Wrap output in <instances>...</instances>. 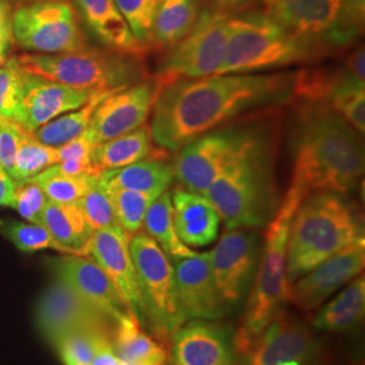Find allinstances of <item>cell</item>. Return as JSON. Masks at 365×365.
Here are the masks:
<instances>
[{"mask_svg": "<svg viewBox=\"0 0 365 365\" xmlns=\"http://www.w3.org/2000/svg\"><path fill=\"white\" fill-rule=\"evenodd\" d=\"M294 73L212 75L163 87L152 108L150 134L158 148L184 145L242 114L289 101Z\"/></svg>", "mask_w": 365, "mask_h": 365, "instance_id": "obj_1", "label": "cell"}, {"mask_svg": "<svg viewBox=\"0 0 365 365\" xmlns=\"http://www.w3.org/2000/svg\"><path fill=\"white\" fill-rule=\"evenodd\" d=\"M291 185L306 195H346L364 175L363 135L327 108H298Z\"/></svg>", "mask_w": 365, "mask_h": 365, "instance_id": "obj_2", "label": "cell"}, {"mask_svg": "<svg viewBox=\"0 0 365 365\" xmlns=\"http://www.w3.org/2000/svg\"><path fill=\"white\" fill-rule=\"evenodd\" d=\"M226 229L265 227L280 202L274 182V145L271 134L260 138L211 182L203 194Z\"/></svg>", "mask_w": 365, "mask_h": 365, "instance_id": "obj_3", "label": "cell"}, {"mask_svg": "<svg viewBox=\"0 0 365 365\" xmlns=\"http://www.w3.org/2000/svg\"><path fill=\"white\" fill-rule=\"evenodd\" d=\"M360 238H364L363 218L345 195L322 191L306 196L289 227L288 282L294 283Z\"/></svg>", "mask_w": 365, "mask_h": 365, "instance_id": "obj_4", "label": "cell"}, {"mask_svg": "<svg viewBox=\"0 0 365 365\" xmlns=\"http://www.w3.org/2000/svg\"><path fill=\"white\" fill-rule=\"evenodd\" d=\"M299 188L289 185L287 194L280 202L274 218L265 226L261 247L260 262L255 276V284L249 298L242 325L233 337L235 354L241 356L259 339L262 330L284 310L289 302L287 279V247L291 222L306 197Z\"/></svg>", "mask_w": 365, "mask_h": 365, "instance_id": "obj_5", "label": "cell"}, {"mask_svg": "<svg viewBox=\"0 0 365 365\" xmlns=\"http://www.w3.org/2000/svg\"><path fill=\"white\" fill-rule=\"evenodd\" d=\"M325 58L321 49L295 37L264 11L248 10L229 19L226 57L218 75L276 71Z\"/></svg>", "mask_w": 365, "mask_h": 365, "instance_id": "obj_6", "label": "cell"}, {"mask_svg": "<svg viewBox=\"0 0 365 365\" xmlns=\"http://www.w3.org/2000/svg\"><path fill=\"white\" fill-rule=\"evenodd\" d=\"M264 13L327 57L348 52L364 33L365 0H264Z\"/></svg>", "mask_w": 365, "mask_h": 365, "instance_id": "obj_7", "label": "cell"}, {"mask_svg": "<svg viewBox=\"0 0 365 365\" xmlns=\"http://www.w3.org/2000/svg\"><path fill=\"white\" fill-rule=\"evenodd\" d=\"M29 73L92 92L117 91L146 78L143 60L110 49L83 48L66 53L16 56Z\"/></svg>", "mask_w": 365, "mask_h": 365, "instance_id": "obj_8", "label": "cell"}, {"mask_svg": "<svg viewBox=\"0 0 365 365\" xmlns=\"http://www.w3.org/2000/svg\"><path fill=\"white\" fill-rule=\"evenodd\" d=\"M129 249L144 304L146 327L158 341L170 345V336L187 322L178 299L172 261L143 232L131 237Z\"/></svg>", "mask_w": 365, "mask_h": 365, "instance_id": "obj_9", "label": "cell"}, {"mask_svg": "<svg viewBox=\"0 0 365 365\" xmlns=\"http://www.w3.org/2000/svg\"><path fill=\"white\" fill-rule=\"evenodd\" d=\"M229 19L227 14L203 9L194 29L160 60L153 76L160 87L182 78L218 75L226 57Z\"/></svg>", "mask_w": 365, "mask_h": 365, "instance_id": "obj_10", "label": "cell"}, {"mask_svg": "<svg viewBox=\"0 0 365 365\" xmlns=\"http://www.w3.org/2000/svg\"><path fill=\"white\" fill-rule=\"evenodd\" d=\"M16 46L33 53L73 52L88 46L78 11L71 0L19 4L11 16Z\"/></svg>", "mask_w": 365, "mask_h": 365, "instance_id": "obj_11", "label": "cell"}, {"mask_svg": "<svg viewBox=\"0 0 365 365\" xmlns=\"http://www.w3.org/2000/svg\"><path fill=\"white\" fill-rule=\"evenodd\" d=\"M265 131L245 125L209 131L184 145L173 161L175 179L185 190L205 194L211 182L247 152Z\"/></svg>", "mask_w": 365, "mask_h": 365, "instance_id": "obj_12", "label": "cell"}, {"mask_svg": "<svg viewBox=\"0 0 365 365\" xmlns=\"http://www.w3.org/2000/svg\"><path fill=\"white\" fill-rule=\"evenodd\" d=\"M36 318L39 333L54 348L73 331L87 329L114 330L115 327L110 317L84 299L58 276L42 294Z\"/></svg>", "mask_w": 365, "mask_h": 365, "instance_id": "obj_13", "label": "cell"}, {"mask_svg": "<svg viewBox=\"0 0 365 365\" xmlns=\"http://www.w3.org/2000/svg\"><path fill=\"white\" fill-rule=\"evenodd\" d=\"M356 88H365L363 46L346 52L339 64L303 68L294 73L289 101L297 108L331 110L344 93Z\"/></svg>", "mask_w": 365, "mask_h": 365, "instance_id": "obj_14", "label": "cell"}, {"mask_svg": "<svg viewBox=\"0 0 365 365\" xmlns=\"http://www.w3.org/2000/svg\"><path fill=\"white\" fill-rule=\"evenodd\" d=\"M211 272L222 299L229 307L247 295L259 268V235L248 229H230L209 252Z\"/></svg>", "mask_w": 365, "mask_h": 365, "instance_id": "obj_15", "label": "cell"}, {"mask_svg": "<svg viewBox=\"0 0 365 365\" xmlns=\"http://www.w3.org/2000/svg\"><path fill=\"white\" fill-rule=\"evenodd\" d=\"M318 356L319 345L313 333L283 310L238 357L240 365H317Z\"/></svg>", "mask_w": 365, "mask_h": 365, "instance_id": "obj_16", "label": "cell"}, {"mask_svg": "<svg viewBox=\"0 0 365 365\" xmlns=\"http://www.w3.org/2000/svg\"><path fill=\"white\" fill-rule=\"evenodd\" d=\"M130 238L120 226L93 230L88 256L110 277L125 310L133 314L143 327H146L144 304L129 249Z\"/></svg>", "mask_w": 365, "mask_h": 365, "instance_id": "obj_17", "label": "cell"}, {"mask_svg": "<svg viewBox=\"0 0 365 365\" xmlns=\"http://www.w3.org/2000/svg\"><path fill=\"white\" fill-rule=\"evenodd\" d=\"M364 265L365 238H360L291 283L289 302L303 312H312L361 274Z\"/></svg>", "mask_w": 365, "mask_h": 365, "instance_id": "obj_18", "label": "cell"}, {"mask_svg": "<svg viewBox=\"0 0 365 365\" xmlns=\"http://www.w3.org/2000/svg\"><path fill=\"white\" fill-rule=\"evenodd\" d=\"M160 90L155 78H144L108 95L96 107L90 126L98 143H105L145 125Z\"/></svg>", "mask_w": 365, "mask_h": 365, "instance_id": "obj_19", "label": "cell"}, {"mask_svg": "<svg viewBox=\"0 0 365 365\" xmlns=\"http://www.w3.org/2000/svg\"><path fill=\"white\" fill-rule=\"evenodd\" d=\"M93 93L24 71L18 123L34 133L54 118L86 105Z\"/></svg>", "mask_w": 365, "mask_h": 365, "instance_id": "obj_20", "label": "cell"}, {"mask_svg": "<svg viewBox=\"0 0 365 365\" xmlns=\"http://www.w3.org/2000/svg\"><path fill=\"white\" fill-rule=\"evenodd\" d=\"M172 265L178 299L187 321H215L227 313L212 277L209 252L173 260Z\"/></svg>", "mask_w": 365, "mask_h": 365, "instance_id": "obj_21", "label": "cell"}, {"mask_svg": "<svg viewBox=\"0 0 365 365\" xmlns=\"http://www.w3.org/2000/svg\"><path fill=\"white\" fill-rule=\"evenodd\" d=\"M170 339V365H233V337L207 319H188Z\"/></svg>", "mask_w": 365, "mask_h": 365, "instance_id": "obj_22", "label": "cell"}, {"mask_svg": "<svg viewBox=\"0 0 365 365\" xmlns=\"http://www.w3.org/2000/svg\"><path fill=\"white\" fill-rule=\"evenodd\" d=\"M52 267L56 276L63 279L115 324L123 314L128 313L113 282L90 256L66 255L53 260Z\"/></svg>", "mask_w": 365, "mask_h": 365, "instance_id": "obj_23", "label": "cell"}, {"mask_svg": "<svg viewBox=\"0 0 365 365\" xmlns=\"http://www.w3.org/2000/svg\"><path fill=\"white\" fill-rule=\"evenodd\" d=\"M78 18L106 49L144 60L148 48L131 33L114 0H73Z\"/></svg>", "mask_w": 365, "mask_h": 365, "instance_id": "obj_24", "label": "cell"}, {"mask_svg": "<svg viewBox=\"0 0 365 365\" xmlns=\"http://www.w3.org/2000/svg\"><path fill=\"white\" fill-rule=\"evenodd\" d=\"M172 215L176 233L187 247H207L220 232L221 217L209 199L178 187L170 192Z\"/></svg>", "mask_w": 365, "mask_h": 365, "instance_id": "obj_25", "label": "cell"}, {"mask_svg": "<svg viewBox=\"0 0 365 365\" xmlns=\"http://www.w3.org/2000/svg\"><path fill=\"white\" fill-rule=\"evenodd\" d=\"M167 150L155 146L150 129L143 125L138 129L96 145L91 152V164L98 173L119 170L144 160H164Z\"/></svg>", "mask_w": 365, "mask_h": 365, "instance_id": "obj_26", "label": "cell"}, {"mask_svg": "<svg viewBox=\"0 0 365 365\" xmlns=\"http://www.w3.org/2000/svg\"><path fill=\"white\" fill-rule=\"evenodd\" d=\"M113 346L118 357L128 365H167L170 359L165 344L145 333L144 327L130 313L118 319Z\"/></svg>", "mask_w": 365, "mask_h": 365, "instance_id": "obj_27", "label": "cell"}, {"mask_svg": "<svg viewBox=\"0 0 365 365\" xmlns=\"http://www.w3.org/2000/svg\"><path fill=\"white\" fill-rule=\"evenodd\" d=\"M42 226L66 255L88 256L93 229L84 218L78 203L48 202L42 212Z\"/></svg>", "mask_w": 365, "mask_h": 365, "instance_id": "obj_28", "label": "cell"}, {"mask_svg": "<svg viewBox=\"0 0 365 365\" xmlns=\"http://www.w3.org/2000/svg\"><path fill=\"white\" fill-rule=\"evenodd\" d=\"M106 188H120L160 196L175 180L173 165L165 160H144L119 170H103L98 176Z\"/></svg>", "mask_w": 365, "mask_h": 365, "instance_id": "obj_29", "label": "cell"}, {"mask_svg": "<svg viewBox=\"0 0 365 365\" xmlns=\"http://www.w3.org/2000/svg\"><path fill=\"white\" fill-rule=\"evenodd\" d=\"M200 0H163L152 27L149 48L170 49L195 26Z\"/></svg>", "mask_w": 365, "mask_h": 365, "instance_id": "obj_30", "label": "cell"}, {"mask_svg": "<svg viewBox=\"0 0 365 365\" xmlns=\"http://www.w3.org/2000/svg\"><path fill=\"white\" fill-rule=\"evenodd\" d=\"M365 312L364 276H356L319 313L314 317L313 327L325 331H345L357 327Z\"/></svg>", "mask_w": 365, "mask_h": 365, "instance_id": "obj_31", "label": "cell"}, {"mask_svg": "<svg viewBox=\"0 0 365 365\" xmlns=\"http://www.w3.org/2000/svg\"><path fill=\"white\" fill-rule=\"evenodd\" d=\"M145 233L149 235L163 252L170 257V261L194 256L196 252L182 244V240L176 233L173 215H172V202L170 192L165 191L157 197L149 206L145 214Z\"/></svg>", "mask_w": 365, "mask_h": 365, "instance_id": "obj_32", "label": "cell"}, {"mask_svg": "<svg viewBox=\"0 0 365 365\" xmlns=\"http://www.w3.org/2000/svg\"><path fill=\"white\" fill-rule=\"evenodd\" d=\"M113 92L115 91L95 92L86 105L78 107L73 111H69L64 115L54 118L46 125L41 126L38 130L34 131L33 134L39 143L52 148H58L66 144L68 141L76 138L87 129H90L96 107Z\"/></svg>", "mask_w": 365, "mask_h": 365, "instance_id": "obj_33", "label": "cell"}, {"mask_svg": "<svg viewBox=\"0 0 365 365\" xmlns=\"http://www.w3.org/2000/svg\"><path fill=\"white\" fill-rule=\"evenodd\" d=\"M98 175L99 173L69 176L60 172L54 164L39 172L38 175L29 180H33L38 184L49 202L76 203L78 199L91 188Z\"/></svg>", "mask_w": 365, "mask_h": 365, "instance_id": "obj_34", "label": "cell"}, {"mask_svg": "<svg viewBox=\"0 0 365 365\" xmlns=\"http://www.w3.org/2000/svg\"><path fill=\"white\" fill-rule=\"evenodd\" d=\"M54 164H57V149L39 143L33 133L26 131L9 173L15 182H26Z\"/></svg>", "mask_w": 365, "mask_h": 365, "instance_id": "obj_35", "label": "cell"}, {"mask_svg": "<svg viewBox=\"0 0 365 365\" xmlns=\"http://www.w3.org/2000/svg\"><path fill=\"white\" fill-rule=\"evenodd\" d=\"M106 191L113 202L118 225L122 230L130 237L140 233L144 226L145 214L158 196L120 188H106Z\"/></svg>", "mask_w": 365, "mask_h": 365, "instance_id": "obj_36", "label": "cell"}, {"mask_svg": "<svg viewBox=\"0 0 365 365\" xmlns=\"http://www.w3.org/2000/svg\"><path fill=\"white\" fill-rule=\"evenodd\" d=\"M113 333L114 330L102 329L78 330L61 339L56 349L64 365H91L98 348L107 339H113Z\"/></svg>", "mask_w": 365, "mask_h": 365, "instance_id": "obj_37", "label": "cell"}, {"mask_svg": "<svg viewBox=\"0 0 365 365\" xmlns=\"http://www.w3.org/2000/svg\"><path fill=\"white\" fill-rule=\"evenodd\" d=\"M0 233L10 240L16 248L24 252L52 249L66 255V250L54 241L51 233L42 225L9 221L0 225Z\"/></svg>", "mask_w": 365, "mask_h": 365, "instance_id": "obj_38", "label": "cell"}, {"mask_svg": "<svg viewBox=\"0 0 365 365\" xmlns=\"http://www.w3.org/2000/svg\"><path fill=\"white\" fill-rule=\"evenodd\" d=\"M24 69L16 57L7 58L0 66V120L18 123ZM19 125V123H18Z\"/></svg>", "mask_w": 365, "mask_h": 365, "instance_id": "obj_39", "label": "cell"}, {"mask_svg": "<svg viewBox=\"0 0 365 365\" xmlns=\"http://www.w3.org/2000/svg\"><path fill=\"white\" fill-rule=\"evenodd\" d=\"M131 33L149 49V39L163 0H114Z\"/></svg>", "mask_w": 365, "mask_h": 365, "instance_id": "obj_40", "label": "cell"}, {"mask_svg": "<svg viewBox=\"0 0 365 365\" xmlns=\"http://www.w3.org/2000/svg\"><path fill=\"white\" fill-rule=\"evenodd\" d=\"M76 203L93 230L119 226L113 207V202L105 187L98 180V178L92 184L91 188L81 196Z\"/></svg>", "mask_w": 365, "mask_h": 365, "instance_id": "obj_41", "label": "cell"}, {"mask_svg": "<svg viewBox=\"0 0 365 365\" xmlns=\"http://www.w3.org/2000/svg\"><path fill=\"white\" fill-rule=\"evenodd\" d=\"M48 202V197L37 182L33 180L16 182L11 207L16 210L27 222L42 225V212Z\"/></svg>", "mask_w": 365, "mask_h": 365, "instance_id": "obj_42", "label": "cell"}, {"mask_svg": "<svg viewBox=\"0 0 365 365\" xmlns=\"http://www.w3.org/2000/svg\"><path fill=\"white\" fill-rule=\"evenodd\" d=\"M26 130L15 122L0 120V165L10 172Z\"/></svg>", "mask_w": 365, "mask_h": 365, "instance_id": "obj_43", "label": "cell"}, {"mask_svg": "<svg viewBox=\"0 0 365 365\" xmlns=\"http://www.w3.org/2000/svg\"><path fill=\"white\" fill-rule=\"evenodd\" d=\"M99 144L91 128L80 134L76 138L61 145L57 149V163L69 158H84L91 156L92 149Z\"/></svg>", "mask_w": 365, "mask_h": 365, "instance_id": "obj_44", "label": "cell"}, {"mask_svg": "<svg viewBox=\"0 0 365 365\" xmlns=\"http://www.w3.org/2000/svg\"><path fill=\"white\" fill-rule=\"evenodd\" d=\"M60 172L69 175V176H78V175H96L98 172L93 170L91 164V157L84 158H69L56 164Z\"/></svg>", "mask_w": 365, "mask_h": 365, "instance_id": "obj_45", "label": "cell"}, {"mask_svg": "<svg viewBox=\"0 0 365 365\" xmlns=\"http://www.w3.org/2000/svg\"><path fill=\"white\" fill-rule=\"evenodd\" d=\"M257 0H207L210 9H214L217 11L235 15V14L248 11L249 7Z\"/></svg>", "mask_w": 365, "mask_h": 365, "instance_id": "obj_46", "label": "cell"}, {"mask_svg": "<svg viewBox=\"0 0 365 365\" xmlns=\"http://www.w3.org/2000/svg\"><path fill=\"white\" fill-rule=\"evenodd\" d=\"M91 365H128L117 356L113 346V339L105 341L95 353Z\"/></svg>", "mask_w": 365, "mask_h": 365, "instance_id": "obj_47", "label": "cell"}, {"mask_svg": "<svg viewBox=\"0 0 365 365\" xmlns=\"http://www.w3.org/2000/svg\"><path fill=\"white\" fill-rule=\"evenodd\" d=\"M16 190V182H14L10 173L0 165V207H11Z\"/></svg>", "mask_w": 365, "mask_h": 365, "instance_id": "obj_48", "label": "cell"}, {"mask_svg": "<svg viewBox=\"0 0 365 365\" xmlns=\"http://www.w3.org/2000/svg\"><path fill=\"white\" fill-rule=\"evenodd\" d=\"M11 4L10 0H0V42L10 43L11 36Z\"/></svg>", "mask_w": 365, "mask_h": 365, "instance_id": "obj_49", "label": "cell"}, {"mask_svg": "<svg viewBox=\"0 0 365 365\" xmlns=\"http://www.w3.org/2000/svg\"><path fill=\"white\" fill-rule=\"evenodd\" d=\"M9 48L10 43H1L0 42V66H3L7 61V54H9Z\"/></svg>", "mask_w": 365, "mask_h": 365, "instance_id": "obj_50", "label": "cell"}, {"mask_svg": "<svg viewBox=\"0 0 365 365\" xmlns=\"http://www.w3.org/2000/svg\"><path fill=\"white\" fill-rule=\"evenodd\" d=\"M10 1H14L16 6H19V4H29V3H36V1H43V0H10Z\"/></svg>", "mask_w": 365, "mask_h": 365, "instance_id": "obj_51", "label": "cell"}, {"mask_svg": "<svg viewBox=\"0 0 365 365\" xmlns=\"http://www.w3.org/2000/svg\"><path fill=\"white\" fill-rule=\"evenodd\" d=\"M262 1H264V0H262Z\"/></svg>", "mask_w": 365, "mask_h": 365, "instance_id": "obj_52", "label": "cell"}]
</instances>
